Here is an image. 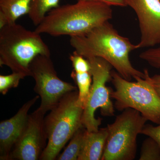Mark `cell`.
<instances>
[{
	"label": "cell",
	"mask_w": 160,
	"mask_h": 160,
	"mask_svg": "<svg viewBox=\"0 0 160 160\" xmlns=\"http://www.w3.org/2000/svg\"><path fill=\"white\" fill-rule=\"evenodd\" d=\"M60 0H32L29 16L35 26L42 22L49 11L59 6Z\"/></svg>",
	"instance_id": "14"
},
{
	"label": "cell",
	"mask_w": 160,
	"mask_h": 160,
	"mask_svg": "<svg viewBox=\"0 0 160 160\" xmlns=\"http://www.w3.org/2000/svg\"><path fill=\"white\" fill-rule=\"evenodd\" d=\"M32 0H0V29L29 14Z\"/></svg>",
	"instance_id": "13"
},
{
	"label": "cell",
	"mask_w": 160,
	"mask_h": 160,
	"mask_svg": "<svg viewBox=\"0 0 160 160\" xmlns=\"http://www.w3.org/2000/svg\"><path fill=\"white\" fill-rule=\"evenodd\" d=\"M75 52L86 59L100 58L107 61L125 79H144L145 74L132 66L131 52L139 49L128 38L121 35L109 21L82 35L70 37Z\"/></svg>",
	"instance_id": "1"
},
{
	"label": "cell",
	"mask_w": 160,
	"mask_h": 160,
	"mask_svg": "<svg viewBox=\"0 0 160 160\" xmlns=\"http://www.w3.org/2000/svg\"><path fill=\"white\" fill-rule=\"evenodd\" d=\"M86 129L82 126L75 132L70 142L59 157V160H78L82 146L83 138Z\"/></svg>",
	"instance_id": "16"
},
{
	"label": "cell",
	"mask_w": 160,
	"mask_h": 160,
	"mask_svg": "<svg viewBox=\"0 0 160 160\" xmlns=\"http://www.w3.org/2000/svg\"><path fill=\"white\" fill-rule=\"evenodd\" d=\"M141 59L147 62L154 68H160V46L157 48L152 47L140 53Z\"/></svg>",
	"instance_id": "19"
},
{
	"label": "cell",
	"mask_w": 160,
	"mask_h": 160,
	"mask_svg": "<svg viewBox=\"0 0 160 160\" xmlns=\"http://www.w3.org/2000/svg\"><path fill=\"white\" fill-rule=\"evenodd\" d=\"M111 80L115 90L110 96L115 101L117 110L134 109L147 121L160 124V97L145 79L139 78L131 82L113 71Z\"/></svg>",
	"instance_id": "5"
},
{
	"label": "cell",
	"mask_w": 160,
	"mask_h": 160,
	"mask_svg": "<svg viewBox=\"0 0 160 160\" xmlns=\"http://www.w3.org/2000/svg\"><path fill=\"white\" fill-rule=\"evenodd\" d=\"M39 55L50 56L48 46L41 34L16 22L0 29V65L9 67L12 72L31 76L29 67Z\"/></svg>",
	"instance_id": "3"
},
{
	"label": "cell",
	"mask_w": 160,
	"mask_h": 160,
	"mask_svg": "<svg viewBox=\"0 0 160 160\" xmlns=\"http://www.w3.org/2000/svg\"><path fill=\"white\" fill-rule=\"evenodd\" d=\"M78 92H71L62 98L44 120L48 143L40 160L56 159L66 143L83 126V108L78 102Z\"/></svg>",
	"instance_id": "4"
},
{
	"label": "cell",
	"mask_w": 160,
	"mask_h": 160,
	"mask_svg": "<svg viewBox=\"0 0 160 160\" xmlns=\"http://www.w3.org/2000/svg\"><path fill=\"white\" fill-rule=\"evenodd\" d=\"M147 120L140 112L128 108L106 127L108 137L102 160H132L137 151V139Z\"/></svg>",
	"instance_id": "6"
},
{
	"label": "cell",
	"mask_w": 160,
	"mask_h": 160,
	"mask_svg": "<svg viewBox=\"0 0 160 160\" xmlns=\"http://www.w3.org/2000/svg\"><path fill=\"white\" fill-rule=\"evenodd\" d=\"M71 76L76 83L78 89V102L84 108L92 83L91 71L75 72L72 70Z\"/></svg>",
	"instance_id": "15"
},
{
	"label": "cell",
	"mask_w": 160,
	"mask_h": 160,
	"mask_svg": "<svg viewBox=\"0 0 160 160\" xmlns=\"http://www.w3.org/2000/svg\"><path fill=\"white\" fill-rule=\"evenodd\" d=\"M112 17L111 6L102 2L80 1L60 6L47 13L34 31L52 36L82 35Z\"/></svg>",
	"instance_id": "2"
},
{
	"label": "cell",
	"mask_w": 160,
	"mask_h": 160,
	"mask_svg": "<svg viewBox=\"0 0 160 160\" xmlns=\"http://www.w3.org/2000/svg\"><path fill=\"white\" fill-rule=\"evenodd\" d=\"M108 137L107 128L97 131L86 130L82 146L78 160L102 159Z\"/></svg>",
	"instance_id": "12"
},
{
	"label": "cell",
	"mask_w": 160,
	"mask_h": 160,
	"mask_svg": "<svg viewBox=\"0 0 160 160\" xmlns=\"http://www.w3.org/2000/svg\"><path fill=\"white\" fill-rule=\"evenodd\" d=\"M145 80L153 88L160 97V75H155L151 76L147 69L144 70Z\"/></svg>",
	"instance_id": "21"
},
{
	"label": "cell",
	"mask_w": 160,
	"mask_h": 160,
	"mask_svg": "<svg viewBox=\"0 0 160 160\" xmlns=\"http://www.w3.org/2000/svg\"><path fill=\"white\" fill-rule=\"evenodd\" d=\"M141 134L145 135L154 139L160 147V124L157 126L150 124L145 125Z\"/></svg>",
	"instance_id": "20"
},
{
	"label": "cell",
	"mask_w": 160,
	"mask_h": 160,
	"mask_svg": "<svg viewBox=\"0 0 160 160\" xmlns=\"http://www.w3.org/2000/svg\"><path fill=\"white\" fill-rule=\"evenodd\" d=\"M26 77V75L21 72H12L8 75H0V92L6 94L9 89L16 88L20 81Z\"/></svg>",
	"instance_id": "18"
},
{
	"label": "cell",
	"mask_w": 160,
	"mask_h": 160,
	"mask_svg": "<svg viewBox=\"0 0 160 160\" xmlns=\"http://www.w3.org/2000/svg\"><path fill=\"white\" fill-rule=\"evenodd\" d=\"M140 160H160V147L152 138L144 140L141 148Z\"/></svg>",
	"instance_id": "17"
},
{
	"label": "cell",
	"mask_w": 160,
	"mask_h": 160,
	"mask_svg": "<svg viewBox=\"0 0 160 160\" xmlns=\"http://www.w3.org/2000/svg\"><path fill=\"white\" fill-rule=\"evenodd\" d=\"M45 114L38 108L29 115L26 129L12 150L9 160L39 159L47 139L44 127Z\"/></svg>",
	"instance_id": "9"
},
{
	"label": "cell",
	"mask_w": 160,
	"mask_h": 160,
	"mask_svg": "<svg viewBox=\"0 0 160 160\" xmlns=\"http://www.w3.org/2000/svg\"><path fill=\"white\" fill-rule=\"evenodd\" d=\"M29 69L35 81L34 91L41 99L38 108L45 113L53 109L67 93L77 90L71 83L58 77L50 56L38 55L32 60Z\"/></svg>",
	"instance_id": "8"
},
{
	"label": "cell",
	"mask_w": 160,
	"mask_h": 160,
	"mask_svg": "<svg viewBox=\"0 0 160 160\" xmlns=\"http://www.w3.org/2000/svg\"><path fill=\"white\" fill-rule=\"evenodd\" d=\"M36 96L23 105L14 116L0 123V160H9L13 147L26 129L30 108L38 99Z\"/></svg>",
	"instance_id": "11"
},
{
	"label": "cell",
	"mask_w": 160,
	"mask_h": 160,
	"mask_svg": "<svg viewBox=\"0 0 160 160\" xmlns=\"http://www.w3.org/2000/svg\"><path fill=\"white\" fill-rule=\"evenodd\" d=\"M87 59L91 66L92 83L83 109L82 123L87 131H97L102 121L100 118L95 117L97 109H101L103 116L114 115V106L110 99L111 91L106 86V83L111 80L112 66L101 58Z\"/></svg>",
	"instance_id": "7"
},
{
	"label": "cell",
	"mask_w": 160,
	"mask_h": 160,
	"mask_svg": "<svg viewBox=\"0 0 160 160\" xmlns=\"http://www.w3.org/2000/svg\"><path fill=\"white\" fill-rule=\"evenodd\" d=\"M80 1H89V2H102L110 6H119L125 7L127 6L125 0H77Z\"/></svg>",
	"instance_id": "22"
},
{
	"label": "cell",
	"mask_w": 160,
	"mask_h": 160,
	"mask_svg": "<svg viewBox=\"0 0 160 160\" xmlns=\"http://www.w3.org/2000/svg\"><path fill=\"white\" fill-rule=\"evenodd\" d=\"M133 9L139 21V48L153 47L160 44V0H125Z\"/></svg>",
	"instance_id": "10"
}]
</instances>
